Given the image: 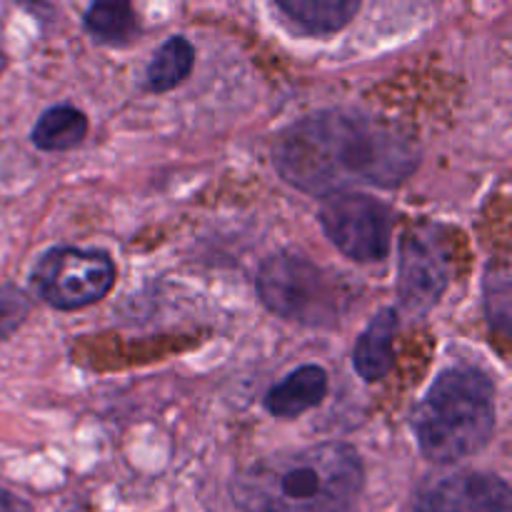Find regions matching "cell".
<instances>
[{
  "label": "cell",
  "mask_w": 512,
  "mask_h": 512,
  "mask_svg": "<svg viewBox=\"0 0 512 512\" xmlns=\"http://www.w3.org/2000/svg\"><path fill=\"white\" fill-rule=\"evenodd\" d=\"M35 293L58 310L100 303L115 283V263L105 250L53 248L30 273Z\"/></svg>",
  "instance_id": "5b68a950"
},
{
  "label": "cell",
  "mask_w": 512,
  "mask_h": 512,
  "mask_svg": "<svg viewBox=\"0 0 512 512\" xmlns=\"http://www.w3.org/2000/svg\"><path fill=\"white\" fill-rule=\"evenodd\" d=\"M0 512H30V505L25 500H20L18 495L0 488Z\"/></svg>",
  "instance_id": "2e32d148"
},
{
  "label": "cell",
  "mask_w": 512,
  "mask_h": 512,
  "mask_svg": "<svg viewBox=\"0 0 512 512\" xmlns=\"http://www.w3.org/2000/svg\"><path fill=\"white\" fill-rule=\"evenodd\" d=\"M83 25L98 43L115 45V48L133 43V38L138 35V20H135L133 8L128 3H118V0H103V3L90 5Z\"/></svg>",
  "instance_id": "5bb4252c"
},
{
  "label": "cell",
  "mask_w": 512,
  "mask_h": 512,
  "mask_svg": "<svg viewBox=\"0 0 512 512\" xmlns=\"http://www.w3.org/2000/svg\"><path fill=\"white\" fill-rule=\"evenodd\" d=\"M88 135V118L73 105H55L48 108L35 123L30 140L35 148L60 153V150H73Z\"/></svg>",
  "instance_id": "7c38bea8"
},
{
  "label": "cell",
  "mask_w": 512,
  "mask_h": 512,
  "mask_svg": "<svg viewBox=\"0 0 512 512\" xmlns=\"http://www.w3.org/2000/svg\"><path fill=\"white\" fill-rule=\"evenodd\" d=\"M320 225L330 243L355 263H378L390 253L393 215L380 200L365 193H338L325 198Z\"/></svg>",
  "instance_id": "8992f818"
},
{
  "label": "cell",
  "mask_w": 512,
  "mask_h": 512,
  "mask_svg": "<svg viewBox=\"0 0 512 512\" xmlns=\"http://www.w3.org/2000/svg\"><path fill=\"white\" fill-rule=\"evenodd\" d=\"M363 480L350 445L323 443L250 463L235 473L230 495L243 512H345Z\"/></svg>",
  "instance_id": "7a4b0ae2"
},
{
  "label": "cell",
  "mask_w": 512,
  "mask_h": 512,
  "mask_svg": "<svg viewBox=\"0 0 512 512\" xmlns=\"http://www.w3.org/2000/svg\"><path fill=\"white\" fill-rule=\"evenodd\" d=\"M30 310V298L15 285H3L0 288V340L10 338L20 325L28 320Z\"/></svg>",
  "instance_id": "9a60e30c"
},
{
  "label": "cell",
  "mask_w": 512,
  "mask_h": 512,
  "mask_svg": "<svg viewBox=\"0 0 512 512\" xmlns=\"http://www.w3.org/2000/svg\"><path fill=\"white\" fill-rule=\"evenodd\" d=\"M195 50L183 35H173L165 40L145 68V88L150 93H168L178 88L193 73Z\"/></svg>",
  "instance_id": "4fadbf2b"
},
{
  "label": "cell",
  "mask_w": 512,
  "mask_h": 512,
  "mask_svg": "<svg viewBox=\"0 0 512 512\" xmlns=\"http://www.w3.org/2000/svg\"><path fill=\"white\" fill-rule=\"evenodd\" d=\"M510 488L493 473H455L425 485L413 512H508Z\"/></svg>",
  "instance_id": "ba28073f"
},
{
  "label": "cell",
  "mask_w": 512,
  "mask_h": 512,
  "mask_svg": "<svg viewBox=\"0 0 512 512\" xmlns=\"http://www.w3.org/2000/svg\"><path fill=\"white\" fill-rule=\"evenodd\" d=\"M260 300L278 318L328 328L343 313V295L325 270L293 253L265 260L255 278Z\"/></svg>",
  "instance_id": "277c9868"
},
{
  "label": "cell",
  "mask_w": 512,
  "mask_h": 512,
  "mask_svg": "<svg viewBox=\"0 0 512 512\" xmlns=\"http://www.w3.org/2000/svg\"><path fill=\"white\" fill-rule=\"evenodd\" d=\"M325 395H328V373L318 365H303L265 393V410L275 418L293 420L318 408Z\"/></svg>",
  "instance_id": "30bf717a"
},
{
  "label": "cell",
  "mask_w": 512,
  "mask_h": 512,
  "mask_svg": "<svg viewBox=\"0 0 512 512\" xmlns=\"http://www.w3.org/2000/svg\"><path fill=\"white\" fill-rule=\"evenodd\" d=\"M395 335H398V313L393 308L375 313L353 350V368L360 378L378 383L393 370Z\"/></svg>",
  "instance_id": "9c48e42d"
},
{
  "label": "cell",
  "mask_w": 512,
  "mask_h": 512,
  "mask_svg": "<svg viewBox=\"0 0 512 512\" xmlns=\"http://www.w3.org/2000/svg\"><path fill=\"white\" fill-rule=\"evenodd\" d=\"M418 163L420 150L408 133L358 110L313 113L273 143L280 178L320 198L348 193L350 185L398 188Z\"/></svg>",
  "instance_id": "6da1fadb"
},
{
  "label": "cell",
  "mask_w": 512,
  "mask_h": 512,
  "mask_svg": "<svg viewBox=\"0 0 512 512\" xmlns=\"http://www.w3.org/2000/svg\"><path fill=\"white\" fill-rule=\"evenodd\" d=\"M275 8L305 35H333L358 15V0H278Z\"/></svg>",
  "instance_id": "8fae6325"
},
{
  "label": "cell",
  "mask_w": 512,
  "mask_h": 512,
  "mask_svg": "<svg viewBox=\"0 0 512 512\" xmlns=\"http://www.w3.org/2000/svg\"><path fill=\"white\" fill-rule=\"evenodd\" d=\"M420 453L433 463L478 455L495 430V385L485 370L458 365L438 375L413 410Z\"/></svg>",
  "instance_id": "3957f363"
},
{
  "label": "cell",
  "mask_w": 512,
  "mask_h": 512,
  "mask_svg": "<svg viewBox=\"0 0 512 512\" xmlns=\"http://www.w3.org/2000/svg\"><path fill=\"white\" fill-rule=\"evenodd\" d=\"M450 283V260L433 228L405 233L400 243L398 295L405 308L425 315L438 305Z\"/></svg>",
  "instance_id": "52a82bcc"
}]
</instances>
